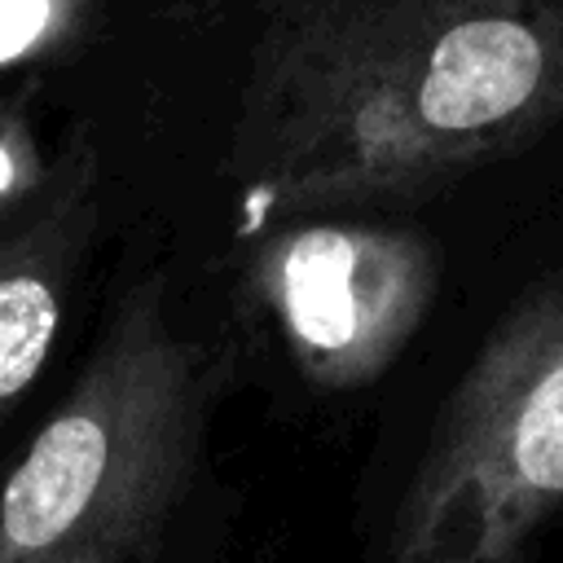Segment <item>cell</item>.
Returning a JSON list of instances; mask_svg holds the SVG:
<instances>
[{"label":"cell","instance_id":"obj_1","mask_svg":"<svg viewBox=\"0 0 563 563\" xmlns=\"http://www.w3.org/2000/svg\"><path fill=\"white\" fill-rule=\"evenodd\" d=\"M563 123V0H282L233 132L251 229L422 198Z\"/></svg>","mask_w":563,"mask_h":563},{"label":"cell","instance_id":"obj_3","mask_svg":"<svg viewBox=\"0 0 563 563\" xmlns=\"http://www.w3.org/2000/svg\"><path fill=\"white\" fill-rule=\"evenodd\" d=\"M563 510V264L493 325L396 501L383 563H523Z\"/></svg>","mask_w":563,"mask_h":563},{"label":"cell","instance_id":"obj_2","mask_svg":"<svg viewBox=\"0 0 563 563\" xmlns=\"http://www.w3.org/2000/svg\"><path fill=\"white\" fill-rule=\"evenodd\" d=\"M163 277L114 308L70 391L0 479V563H145L180 510L211 369L176 334Z\"/></svg>","mask_w":563,"mask_h":563},{"label":"cell","instance_id":"obj_7","mask_svg":"<svg viewBox=\"0 0 563 563\" xmlns=\"http://www.w3.org/2000/svg\"><path fill=\"white\" fill-rule=\"evenodd\" d=\"M101 0H0V70L35 66L70 48Z\"/></svg>","mask_w":563,"mask_h":563},{"label":"cell","instance_id":"obj_4","mask_svg":"<svg viewBox=\"0 0 563 563\" xmlns=\"http://www.w3.org/2000/svg\"><path fill=\"white\" fill-rule=\"evenodd\" d=\"M246 290L317 391L374 383L440 295L431 238L365 220H282L246 255Z\"/></svg>","mask_w":563,"mask_h":563},{"label":"cell","instance_id":"obj_5","mask_svg":"<svg viewBox=\"0 0 563 563\" xmlns=\"http://www.w3.org/2000/svg\"><path fill=\"white\" fill-rule=\"evenodd\" d=\"M97 229V150L88 145L62 189L0 233V427L35 387L79 260Z\"/></svg>","mask_w":563,"mask_h":563},{"label":"cell","instance_id":"obj_6","mask_svg":"<svg viewBox=\"0 0 563 563\" xmlns=\"http://www.w3.org/2000/svg\"><path fill=\"white\" fill-rule=\"evenodd\" d=\"M84 150L88 141H70L57 158L44 154L35 128L18 110L0 106V233L26 220L53 189H62Z\"/></svg>","mask_w":563,"mask_h":563}]
</instances>
